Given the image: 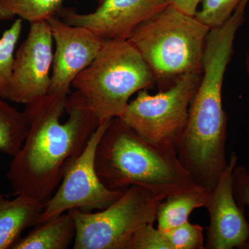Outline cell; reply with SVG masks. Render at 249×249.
Masks as SVG:
<instances>
[{
	"label": "cell",
	"instance_id": "1",
	"mask_svg": "<svg viewBox=\"0 0 249 249\" xmlns=\"http://www.w3.org/2000/svg\"><path fill=\"white\" fill-rule=\"evenodd\" d=\"M24 112L29 131L7 178L14 196L45 205L101 124L78 91L67 98L47 93L26 105Z\"/></svg>",
	"mask_w": 249,
	"mask_h": 249
},
{
	"label": "cell",
	"instance_id": "2",
	"mask_svg": "<svg viewBox=\"0 0 249 249\" xmlns=\"http://www.w3.org/2000/svg\"><path fill=\"white\" fill-rule=\"evenodd\" d=\"M242 26L240 18L232 16L222 26L210 29L200 81L175 146L183 167L198 185L209 192L215 188L228 164V117L223 107L222 88L236 35Z\"/></svg>",
	"mask_w": 249,
	"mask_h": 249
},
{
	"label": "cell",
	"instance_id": "3",
	"mask_svg": "<svg viewBox=\"0 0 249 249\" xmlns=\"http://www.w3.org/2000/svg\"><path fill=\"white\" fill-rule=\"evenodd\" d=\"M99 179L111 191L140 186L163 199L206 191L178 160L175 147L150 142L120 118L111 119L95 154Z\"/></svg>",
	"mask_w": 249,
	"mask_h": 249
},
{
	"label": "cell",
	"instance_id": "4",
	"mask_svg": "<svg viewBox=\"0 0 249 249\" xmlns=\"http://www.w3.org/2000/svg\"><path fill=\"white\" fill-rule=\"evenodd\" d=\"M155 79L128 40H105L96 58L71 87L86 98L101 124L120 117L131 96L146 89Z\"/></svg>",
	"mask_w": 249,
	"mask_h": 249
},
{
	"label": "cell",
	"instance_id": "5",
	"mask_svg": "<svg viewBox=\"0 0 249 249\" xmlns=\"http://www.w3.org/2000/svg\"><path fill=\"white\" fill-rule=\"evenodd\" d=\"M210 29L196 16L170 5L139 26L127 40L142 55L155 78H177L202 71Z\"/></svg>",
	"mask_w": 249,
	"mask_h": 249
},
{
	"label": "cell",
	"instance_id": "6",
	"mask_svg": "<svg viewBox=\"0 0 249 249\" xmlns=\"http://www.w3.org/2000/svg\"><path fill=\"white\" fill-rule=\"evenodd\" d=\"M163 198L140 186L127 188L99 212L70 211L76 224L73 249H129L137 231L157 220Z\"/></svg>",
	"mask_w": 249,
	"mask_h": 249
},
{
	"label": "cell",
	"instance_id": "7",
	"mask_svg": "<svg viewBox=\"0 0 249 249\" xmlns=\"http://www.w3.org/2000/svg\"><path fill=\"white\" fill-rule=\"evenodd\" d=\"M201 74L202 71L181 75L171 86L157 94L141 90L119 118L143 138L176 146Z\"/></svg>",
	"mask_w": 249,
	"mask_h": 249
},
{
	"label": "cell",
	"instance_id": "8",
	"mask_svg": "<svg viewBox=\"0 0 249 249\" xmlns=\"http://www.w3.org/2000/svg\"><path fill=\"white\" fill-rule=\"evenodd\" d=\"M110 121L101 123L93 132L83 152L64 175L55 193L44 205L37 224L71 210L101 211L124 194L126 189L111 191L106 188L95 168L96 147Z\"/></svg>",
	"mask_w": 249,
	"mask_h": 249
},
{
	"label": "cell",
	"instance_id": "9",
	"mask_svg": "<svg viewBox=\"0 0 249 249\" xmlns=\"http://www.w3.org/2000/svg\"><path fill=\"white\" fill-rule=\"evenodd\" d=\"M53 42L48 21L31 24L27 37L15 55L8 100L27 105L48 93Z\"/></svg>",
	"mask_w": 249,
	"mask_h": 249
},
{
	"label": "cell",
	"instance_id": "10",
	"mask_svg": "<svg viewBox=\"0 0 249 249\" xmlns=\"http://www.w3.org/2000/svg\"><path fill=\"white\" fill-rule=\"evenodd\" d=\"M47 21L55 44L48 93L67 98L73 80L94 60L105 40L88 28L54 16Z\"/></svg>",
	"mask_w": 249,
	"mask_h": 249
},
{
	"label": "cell",
	"instance_id": "11",
	"mask_svg": "<svg viewBox=\"0 0 249 249\" xmlns=\"http://www.w3.org/2000/svg\"><path fill=\"white\" fill-rule=\"evenodd\" d=\"M172 4V0H99L89 14L63 10L62 20L88 28L104 40H128L133 31Z\"/></svg>",
	"mask_w": 249,
	"mask_h": 249
},
{
	"label": "cell",
	"instance_id": "12",
	"mask_svg": "<svg viewBox=\"0 0 249 249\" xmlns=\"http://www.w3.org/2000/svg\"><path fill=\"white\" fill-rule=\"evenodd\" d=\"M237 160L235 152H232L215 188L209 192L206 206L210 217L206 249H245L249 241V223L245 210L234 196L232 174Z\"/></svg>",
	"mask_w": 249,
	"mask_h": 249
},
{
	"label": "cell",
	"instance_id": "13",
	"mask_svg": "<svg viewBox=\"0 0 249 249\" xmlns=\"http://www.w3.org/2000/svg\"><path fill=\"white\" fill-rule=\"evenodd\" d=\"M43 209L44 204L30 196L9 200L0 195V249H12L26 229L38 224Z\"/></svg>",
	"mask_w": 249,
	"mask_h": 249
},
{
	"label": "cell",
	"instance_id": "14",
	"mask_svg": "<svg viewBox=\"0 0 249 249\" xmlns=\"http://www.w3.org/2000/svg\"><path fill=\"white\" fill-rule=\"evenodd\" d=\"M13 249H67L74 242L76 224L70 211L37 224Z\"/></svg>",
	"mask_w": 249,
	"mask_h": 249
},
{
	"label": "cell",
	"instance_id": "15",
	"mask_svg": "<svg viewBox=\"0 0 249 249\" xmlns=\"http://www.w3.org/2000/svg\"><path fill=\"white\" fill-rule=\"evenodd\" d=\"M209 196V191H200L167 197L160 203L157 211L159 230L164 233L188 222L194 210L206 208Z\"/></svg>",
	"mask_w": 249,
	"mask_h": 249
},
{
	"label": "cell",
	"instance_id": "16",
	"mask_svg": "<svg viewBox=\"0 0 249 249\" xmlns=\"http://www.w3.org/2000/svg\"><path fill=\"white\" fill-rule=\"evenodd\" d=\"M29 127L25 112L18 110L0 98V152L12 157L17 155Z\"/></svg>",
	"mask_w": 249,
	"mask_h": 249
},
{
	"label": "cell",
	"instance_id": "17",
	"mask_svg": "<svg viewBox=\"0 0 249 249\" xmlns=\"http://www.w3.org/2000/svg\"><path fill=\"white\" fill-rule=\"evenodd\" d=\"M64 0H0V21L17 17L33 23L47 21L60 9Z\"/></svg>",
	"mask_w": 249,
	"mask_h": 249
},
{
	"label": "cell",
	"instance_id": "18",
	"mask_svg": "<svg viewBox=\"0 0 249 249\" xmlns=\"http://www.w3.org/2000/svg\"><path fill=\"white\" fill-rule=\"evenodd\" d=\"M22 19L18 18L0 37V98L8 99L15 61V51L21 34Z\"/></svg>",
	"mask_w": 249,
	"mask_h": 249
},
{
	"label": "cell",
	"instance_id": "19",
	"mask_svg": "<svg viewBox=\"0 0 249 249\" xmlns=\"http://www.w3.org/2000/svg\"><path fill=\"white\" fill-rule=\"evenodd\" d=\"M242 0H203L196 18L210 29L224 24L233 14Z\"/></svg>",
	"mask_w": 249,
	"mask_h": 249
},
{
	"label": "cell",
	"instance_id": "20",
	"mask_svg": "<svg viewBox=\"0 0 249 249\" xmlns=\"http://www.w3.org/2000/svg\"><path fill=\"white\" fill-rule=\"evenodd\" d=\"M173 249H204V229L189 221L164 232Z\"/></svg>",
	"mask_w": 249,
	"mask_h": 249
},
{
	"label": "cell",
	"instance_id": "21",
	"mask_svg": "<svg viewBox=\"0 0 249 249\" xmlns=\"http://www.w3.org/2000/svg\"><path fill=\"white\" fill-rule=\"evenodd\" d=\"M129 249H173L165 234L154 227V223L145 224L137 231Z\"/></svg>",
	"mask_w": 249,
	"mask_h": 249
},
{
	"label": "cell",
	"instance_id": "22",
	"mask_svg": "<svg viewBox=\"0 0 249 249\" xmlns=\"http://www.w3.org/2000/svg\"><path fill=\"white\" fill-rule=\"evenodd\" d=\"M234 196L239 206L249 209V173L244 166L236 165L232 174ZM249 249V241L245 247Z\"/></svg>",
	"mask_w": 249,
	"mask_h": 249
},
{
	"label": "cell",
	"instance_id": "23",
	"mask_svg": "<svg viewBox=\"0 0 249 249\" xmlns=\"http://www.w3.org/2000/svg\"><path fill=\"white\" fill-rule=\"evenodd\" d=\"M203 0H172V6L181 12L191 16H196L198 6Z\"/></svg>",
	"mask_w": 249,
	"mask_h": 249
},
{
	"label": "cell",
	"instance_id": "24",
	"mask_svg": "<svg viewBox=\"0 0 249 249\" xmlns=\"http://www.w3.org/2000/svg\"><path fill=\"white\" fill-rule=\"evenodd\" d=\"M246 70H247V73H248L249 76V49L247 51V55H246Z\"/></svg>",
	"mask_w": 249,
	"mask_h": 249
}]
</instances>
